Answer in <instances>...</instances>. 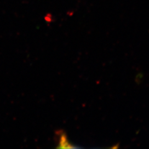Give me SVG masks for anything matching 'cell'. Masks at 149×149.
<instances>
[{"mask_svg":"<svg viewBox=\"0 0 149 149\" xmlns=\"http://www.w3.org/2000/svg\"><path fill=\"white\" fill-rule=\"evenodd\" d=\"M59 144L57 148H79V147L74 146L72 143H70L68 141V138L65 133L60 134Z\"/></svg>","mask_w":149,"mask_h":149,"instance_id":"cell-1","label":"cell"}]
</instances>
